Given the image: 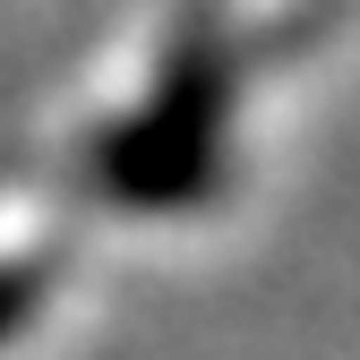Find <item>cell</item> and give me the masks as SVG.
<instances>
[{"label": "cell", "mask_w": 360, "mask_h": 360, "mask_svg": "<svg viewBox=\"0 0 360 360\" xmlns=\"http://www.w3.org/2000/svg\"><path fill=\"white\" fill-rule=\"evenodd\" d=\"M26 292H34L26 275H0V326H18V309H26Z\"/></svg>", "instance_id": "obj_2"}, {"label": "cell", "mask_w": 360, "mask_h": 360, "mask_svg": "<svg viewBox=\"0 0 360 360\" xmlns=\"http://www.w3.org/2000/svg\"><path fill=\"white\" fill-rule=\"evenodd\" d=\"M223 120H232V60L214 34H189L138 95V112L103 129L95 180L120 206H198L223 180Z\"/></svg>", "instance_id": "obj_1"}]
</instances>
